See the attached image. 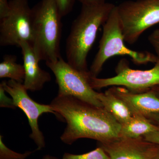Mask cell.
Returning <instances> with one entry per match:
<instances>
[{
  "label": "cell",
  "instance_id": "7c38bea8",
  "mask_svg": "<svg viewBox=\"0 0 159 159\" xmlns=\"http://www.w3.org/2000/svg\"><path fill=\"white\" fill-rule=\"evenodd\" d=\"M20 48L22 50L25 74L23 84L27 90L32 92L40 90L46 83L51 81V75L40 67L39 61L31 44L27 42L23 43Z\"/></svg>",
  "mask_w": 159,
  "mask_h": 159
},
{
  "label": "cell",
  "instance_id": "277c9868",
  "mask_svg": "<svg viewBox=\"0 0 159 159\" xmlns=\"http://www.w3.org/2000/svg\"><path fill=\"white\" fill-rule=\"evenodd\" d=\"M102 28L99 50L89 70L91 77H97L105 62L114 56H128L134 63L139 65L150 62L155 63L157 61L156 55L150 52L134 51L125 46L116 6L111 12Z\"/></svg>",
  "mask_w": 159,
  "mask_h": 159
},
{
  "label": "cell",
  "instance_id": "8992f818",
  "mask_svg": "<svg viewBox=\"0 0 159 159\" xmlns=\"http://www.w3.org/2000/svg\"><path fill=\"white\" fill-rule=\"evenodd\" d=\"M8 14L0 19V45L16 46L29 43L32 46V8L29 0H10Z\"/></svg>",
  "mask_w": 159,
  "mask_h": 159
},
{
  "label": "cell",
  "instance_id": "9a60e30c",
  "mask_svg": "<svg viewBox=\"0 0 159 159\" xmlns=\"http://www.w3.org/2000/svg\"><path fill=\"white\" fill-rule=\"evenodd\" d=\"M15 55L6 54L0 63V78H9L17 82L24 83L25 70L24 66L17 62Z\"/></svg>",
  "mask_w": 159,
  "mask_h": 159
},
{
  "label": "cell",
  "instance_id": "ffe728a7",
  "mask_svg": "<svg viewBox=\"0 0 159 159\" xmlns=\"http://www.w3.org/2000/svg\"><path fill=\"white\" fill-rule=\"evenodd\" d=\"M9 10V1L8 0H0V19L6 16Z\"/></svg>",
  "mask_w": 159,
  "mask_h": 159
},
{
  "label": "cell",
  "instance_id": "3957f363",
  "mask_svg": "<svg viewBox=\"0 0 159 159\" xmlns=\"http://www.w3.org/2000/svg\"><path fill=\"white\" fill-rule=\"evenodd\" d=\"M32 48L39 61L53 62L61 58L62 24L56 0H41L32 8Z\"/></svg>",
  "mask_w": 159,
  "mask_h": 159
},
{
  "label": "cell",
  "instance_id": "7a4b0ae2",
  "mask_svg": "<svg viewBox=\"0 0 159 159\" xmlns=\"http://www.w3.org/2000/svg\"><path fill=\"white\" fill-rule=\"evenodd\" d=\"M105 2L99 5H82L79 15L74 20L66 41L67 61L70 65L88 74L87 57L99 29L105 24L115 6Z\"/></svg>",
  "mask_w": 159,
  "mask_h": 159
},
{
  "label": "cell",
  "instance_id": "ac0fdd59",
  "mask_svg": "<svg viewBox=\"0 0 159 159\" xmlns=\"http://www.w3.org/2000/svg\"><path fill=\"white\" fill-rule=\"evenodd\" d=\"M58 9L62 17L69 14L73 10L76 0H56Z\"/></svg>",
  "mask_w": 159,
  "mask_h": 159
},
{
  "label": "cell",
  "instance_id": "30bf717a",
  "mask_svg": "<svg viewBox=\"0 0 159 159\" xmlns=\"http://www.w3.org/2000/svg\"><path fill=\"white\" fill-rule=\"evenodd\" d=\"M110 159H152L159 156V145L146 141L144 137L119 138L100 143Z\"/></svg>",
  "mask_w": 159,
  "mask_h": 159
},
{
  "label": "cell",
  "instance_id": "52a82bcc",
  "mask_svg": "<svg viewBox=\"0 0 159 159\" xmlns=\"http://www.w3.org/2000/svg\"><path fill=\"white\" fill-rule=\"evenodd\" d=\"M53 72L58 87V96H70L98 107H103L97 98L98 92L92 88L88 74L70 65L62 57L53 62H46Z\"/></svg>",
  "mask_w": 159,
  "mask_h": 159
},
{
  "label": "cell",
  "instance_id": "7402d4cb",
  "mask_svg": "<svg viewBox=\"0 0 159 159\" xmlns=\"http://www.w3.org/2000/svg\"><path fill=\"white\" fill-rule=\"evenodd\" d=\"M77 1L80 2L82 5H88V6L101 5L106 2V0H77Z\"/></svg>",
  "mask_w": 159,
  "mask_h": 159
},
{
  "label": "cell",
  "instance_id": "2e32d148",
  "mask_svg": "<svg viewBox=\"0 0 159 159\" xmlns=\"http://www.w3.org/2000/svg\"><path fill=\"white\" fill-rule=\"evenodd\" d=\"M62 159H110L108 155L101 147L83 154L65 153Z\"/></svg>",
  "mask_w": 159,
  "mask_h": 159
},
{
  "label": "cell",
  "instance_id": "9c48e42d",
  "mask_svg": "<svg viewBox=\"0 0 159 159\" xmlns=\"http://www.w3.org/2000/svg\"><path fill=\"white\" fill-rule=\"evenodd\" d=\"M0 86L10 95L12 98L13 106L21 109L28 117L31 129L30 138L36 144L37 147L36 150H42L46 146L45 141L43 133L39 129V118L42 114L47 113L54 114L57 117V114L50 104H40L31 99L22 83L9 80L7 82H2Z\"/></svg>",
  "mask_w": 159,
  "mask_h": 159
},
{
  "label": "cell",
  "instance_id": "e0dca14e",
  "mask_svg": "<svg viewBox=\"0 0 159 159\" xmlns=\"http://www.w3.org/2000/svg\"><path fill=\"white\" fill-rule=\"evenodd\" d=\"M27 151L24 153H18L8 148L3 143L2 137L0 136V159H26L33 153Z\"/></svg>",
  "mask_w": 159,
  "mask_h": 159
},
{
  "label": "cell",
  "instance_id": "6da1fadb",
  "mask_svg": "<svg viewBox=\"0 0 159 159\" xmlns=\"http://www.w3.org/2000/svg\"><path fill=\"white\" fill-rule=\"evenodd\" d=\"M50 105L66 127L60 137L71 145L78 139H89L100 143L119 138L121 124L104 107H98L70 96H58Z\"/></svg>",
  "mask_w": 159,
  "mask_h": 159
},
{
  "label": "cell",
  "instance_id": "8fae6325",
  "mask_svg": "<svg viewBox=\"0 0 159 159\" xmlns=\"http://www.w3.org/2000/svg\"><path fill=\"white\" fill-rule=\"evenodd\" d=\"M111 90L127 104L133 115L147 118L159 114V97L153 89L136 93L125 87L112 88Z\"/></svg>",
  "mask_w": 159,
  "mask_h": 159
},
{
  "label": "cell",
  "instance_id": "484cf974",
  "mask_svg": "<svg viewBox=\"0 0 159 159\" xmlns=\"http://www.w3.org/2000/svg\"><path fill=\"white\" fill-rule=\"evenodd\" d=\"M152 159H159V156L157 157H155V158H154Z\"/></svg>",
  "mask_w": 159,
  "mask_h": 159
},
{
  "label": "cell",
  "instance_id": "603a6c76",
  "mask_svg": "<svg viewBox=\"0 0 159 159\" xmlns=\"http://www.w3.org/2000/svg\"><path fill=\"white\" fill-rule=\"evenodd\" d=\"M149 117L152 118L159 125V114L152 115V116H151L148 117V118H149Z\"/></svg>",
  "mask_w": 159,
  "mask_h": 159
},
{
  "label": "cell",
  "instance_id": "ba28073f",
  "mask_svg": "<svg viewBox=\"0 0 159 159\" xmlns=\"http://www.w3.org/2000/svg\"><path fill=\"white\" fill-rule=\"evenodd\" d=\"M149 70H134L130 68L128 61L123 58L117 65L116 76L105 78L90 76V84L94 90L122 86L132 92H145L159 86V60Z\"/></svg>",
  "mask_w": 159,
  "mask_h": 159
},
{
  "label": "cell",
  "instance_id": "5b68a950",
  "mask_svg": "<svg viewBox=\"0 0 159 159\" xmlns=\"http://www.w3.org/2000/svg\"><path fill=\"white\" fill-rule=\"evenodd\" d=\"M125 42H136L146 30L159 23V0H135L116 6Z\"/></svg>",
  "mask_w": 159,
  "mask_h": 159
},
{
  "label": "cell",
  "instance_id": "4fadbf2b",
  "mask_svg": "<svg viewBox=\"0 0 159 159\" xmlns=\"http://www.w3.org/2000/svg\"><path fill=\"white\" fill-rule=\"evenodd\" d=\"M97 98L102 107L122 125L128 122L133 114L127 104L117 97L111 89L104 93H98Z\"/></svg>",
  "mask_w": 159,
  "mask_h": 159
},
{
  "label": "cell",
  "instance_id": "d4e9b609",
  "mask_svg": "<svg viewBox=\"0 0 159 159\" xmlns=\"http://www.w3.org/2000/svg\"><path fill=\"white\" fill-rule=\"evenodd\" d=\"M152 89H153L155 91L158 96L159 97V86L155 87L153 88Z\"/></svg>",
  "mask_w": 159,
  "mask_h": 159
},
{
  "label": "cell",
  "instance_id": "d6986e66",
  "mask_svg": "<svg viewBox=\"0 0 159 159\" xmlns=\"http://www.w3.org/2000/svg\"><path fill=\"white\" fill-rule=\"evenodd\" d=\"M148 40L156 53V56L159 60V29L154 30L149 35Z\"/></svg>",
  "mask_w": 159,
  "mask_h": 159
},
{
  "label": "cell",
  "instance_id": "44dd1931",
  "mask_svg": "<svg viewBox=\"0 0 159 159\" xmlns=\"http://www.w3.org/2000/svg\"><path fill=\"white\" fill-rule=\"evenodd\" d=\"M143 137L146 141L159 145V129L147 134Z\"/></svg>",
  "mask_w": 159,
  "mask_h": 159
},
{
  "label": "cell",
  "instance_id": "5bb4252c",
  "mask_svg": "<svg viewBox=\"0 0 159 159\" xmlns=\"http://www.w3.org/2000/svg\"><path fill=\"white\" fill-rule=\"evenodd\" d=\"M146 117L133 115L128 122L121 125L119 138H137L159 130Z\"/></svg>",
  "mask_w": 159,
  "mask_h": 159
},
{
  "label": "cell",
  "instance_id": "cb8c5ba5",
  "mask_svg": "<svg viewBox=\"0 0 159 159\" xmlns=\"http://www.w3.org/2000/svg\"><path fill=\"white\" fill-rule=\"evenodd\" d=\"M41 159H58L55 157L51 156L50 155H46L43 157V158Z\"/></svg>",
  "mask_w": 159,
  "mask_h": 159
}]
</instances>
